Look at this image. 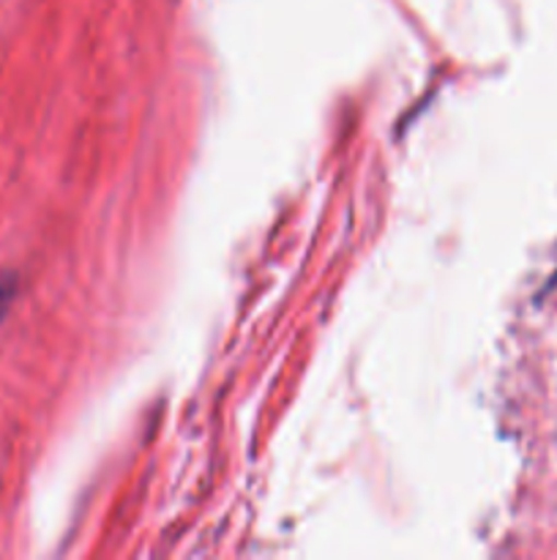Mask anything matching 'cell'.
I'll return each mask as SVG.
<instances>
[{"label":"cell","mask_w":557,"mask_h":560,"mask_svg":"<svg viewBox=\"0 0 557 560\" xmlns=\"http://www.w3.org/2000/svg\"><path fill=\"white\" fill-rule=\"evenodd\" d=\"M14 293H16L14 273H0V317H3L5 310H9Z\"/></svg>","instance_id":"obj_1"}]
</instances>
